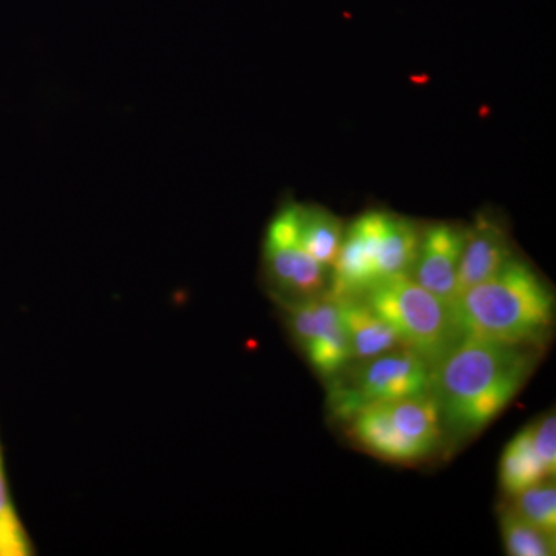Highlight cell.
Returning <instances> with one entry per match:
<instances>
[{
  "mask_svg": "<svg viewBox=\"0 0 556 556\" xmlns=\"http://www.w3.org/2000/svg\"><path fill=\"white\" fill-rule=\"evenodd\" d=\"M299 237L306 252L331 269L343 239L342 222L327 208L299 204Z\"/></svg>",
  "mask_w": 556,
  "mask_h": 556,
  "instance_id": "cell-11",
  "label": "cell"
},
{
  "mask_svg": "<svg viewBox=\"0 0 556 556\" xmlns=\"http://www.w3.org/2000/svg\"><path fill=\"white\" fill-rule=\"evenodd\" d=\"M342 299V320L345 327L351 361H367L380 354L405 348L388 321L362 298Z\"/></svg>",
  "mask_w": 556,
  "mask_h": 556,
  "instance_id": "cell-10",
  "label": "cell"
},
{
  "mask_svg": "<svg viewBox=\"0 0 556 556\" xmlns=\"http://www.w3.org/2000/svg\"><path fill=\"white\" fill-rule=\"evenodd\" d=\"M467 228L452 223H434L420 232L412 276L416 283L452 305L456 294L457 269L463 257Z\"/></svg>",
  "mask_w": 556,
  "mask_h": 556,
  "instance_id": "cell-8",
  "label": "cell"
},
{
  "mask_svg": "<svg viewBox=\"0 0 556 556\" xmlns=\"http://www.w3.org/2000/svg\"><path fill=\"white\" fill-rule=\"evenodd\" d=\"M501 533L508 555L514 556H554L555 535L519 517L514 508L501 515Z\"/></svg>",
  "mask_w": 556,
  "mask_h": 556,
  "instance_id": "cell-13",
  "label": "cell"
},
{
  "mask_svg": "<svg viewBox=\"0 0 556 556\" xmlns=\"http://www.w3.org/2000/svg\"><path fill=\"white\" fill-rule=\"evenodd\" d=\"M288 303L292 334L318 375L331 379L351 362L342 299L327 291Z\"/></svg>",
  "mask_w": 556,
  "mask_h": 556,
  "instance_id": "cell-6",
  "label": "cell"
},
{
  "mask_svg": "<svg viewBox=\"0 0 556 556\" xmlns=\"http://www.w3.org/2000/svg\"><path fill=\"white\" fill-rule=\"evenodd\" d=\"M501 485L508 495L515 496L536 482L547 478L546 470L532 444L530 426L519 431L504 450L500 466Z\"/></svg>",
  "mask_w": 556,
  "mask_h": 556,
  "instance_id": "cell-12",
  "label": "cell"
},
{
  "mask_svg": "<svg viewBox=\"0 0 556 556\" xmlns=\"http://www.w3.org/2000/svg\"><path fill=\"white\" fill-rule=\"evenodd\" d=\"M30 554L27 533L22 527L16 510L11 504L2 456H0V556H25Z\"/></svg>",
  "mask_w": 556,
  "mask_h": 556,
  "instance_id": "cell-15",
  "label": "cell"
},
{
  "mask_svg": "<svg viewBox=\"0 0 556 556\" xmlns=\"http://www.w3.org/2000/svg\"><path fill=\"white\" fill-rule=\"evenodd\" d=\"M265 263L276 287L287 294L311 298L327 287L328 269L311 257L300 241L299 203H288L269 223Z\"/></svg>",
  "mask_w": 556,
  "mask_h": 556,
  "instance_id": "cell-7",
  "label": "cell"
},
{
  "mask_svg": "<svg viewBox=\"0 0 556 556\" xmlns=\"http://www.w3.org/2000/svg\"><path fill=\"white\" fill-rule=\"evenodd\" d=\"M538 348L463 338L431 369L442 426L466 438L489 426L526 386Z\"/></svg>",
  "mask_w": 556,
  "mask_h": 556,
  "instance_id": "cell-1",
  "label": "cell"
},
{
  "mask_svg": "<svg viewBox=\"0 0 556 556\" xmlns=\"http://www.w3.org/2000/svg\"><path fill=\"white\" fill-rule=\"evenodd\" d=\"M514 497V510L519 517L556 535V489L551 479H543Z\"/></svg>",
  "mask_w": 556,
  "mask_h": 556,
  "instance_id": "cell-14",
  "label": "cell"
},
{
  "mask_svg": "<svg viewBox=\"0 0 556 556\" xmlns=\"http://www.w3.org/2000/svg\"><path fill=\"white\" fill-rule=\"evenodd\" d=\"M532 444L541 464L546 470L547 478L554 479L556 473V417L544 416L536 424L530 426Z\"/></svg>",
  "mask_w": 556,
  "mask_h": 556,
  "instance_id": "cell-16",
  "label": "cell"
},
{
  "mask_svg": "<svg viewBox=\"0 0 556 556\" xmlns=\"http://www.w3.org/2000/svg\"><path fill=\"white\" fill-rule=\"evenodd\" d=\"M331 379L329 407L340 419H351L368 405L427 393L431 367L416 351L397 348L353 367L348 364Z\"/></svg>",
  "mask_w": 556,
  "mask_h": 556,
  "instance_id": "cell-4",
  "label": "cell"
},
{
  "mask_svg": "<svg viewBox=\"0 0 556 556\" xmlns=\"http://www.w3.org/2000/svg\"><path fill=\"white\" fill-rule=\"evenodd\" d=\"M362 299L393 327L402 345L426 358L431 369L452 346L448 306L412 276L386 278Z\"/></svg>",
  "mask_w": 556,
  "mask_h": 556,
  "instance_id": "cell-5",
  "label": "cell"
},
{
  "mask_svg": "<svg viewBox=\"0 0 556 556\" xmlns=\"http://www.w3.org/2000/svg\"><path fill=\"white\" fill-rule=\"evenodd\" d=\"M420 230L415 222L390 212H365L343 232L331 268L328 292L364 298L379 281L412 273Z\"/></svg>",
  "mask_w": 556,
  "mask_h": 556,
  "instance_id": "cell-3",
  "label": "cell"
},
{
  "mask_svg": "<svg viewBox=\"0 0 556 556\" xmlns=\"http://www.w3.org/2000/svg\"><path fill=\"white\" fill-rule=\"evenodd\" d=\"M511 257H515L514 248L507 230L489 215H478L473 225L467 228L463 257L457 269L455 299L467 289L495 276Z\"/></svg>",
  "mask_w": 556,
  "mask_h": 556,
  "instance_id": "cell-9",
  "label": "cell"
},
{
  "mask_svg": "<svg viewBox=\"0 0 556 556\" xmlns=\"http://www.w3.org/2000/svg\"><path fill=\"white\" fill-rule=\"evenodd\" d=\"M453 343L463 338L540 348L554 327L555 295L529 263L511 257L450 305Z\"/></svg>",
  "mask_w": 556,
  "mask_h": 556,
  "instance_id": "cell-2",
  "label": "cell"
}]
</instances>
